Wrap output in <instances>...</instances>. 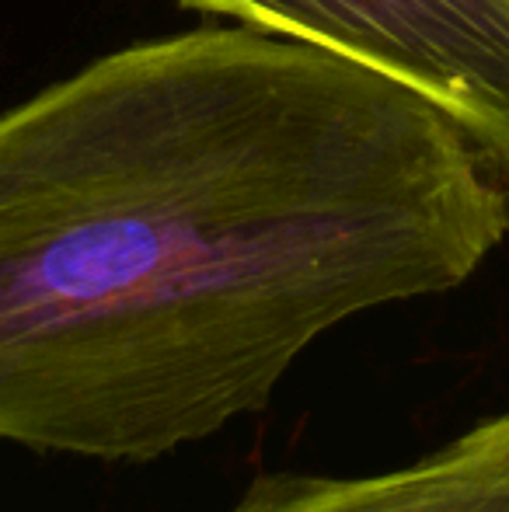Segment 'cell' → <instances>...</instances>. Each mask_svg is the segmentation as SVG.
<instances>
[{
	"mask_svg": "<svg viewBox=\"0 0 509 512\" xmlns=\"http://www.w3.org/2000/svg\"><path fill=\"white\" fill-rule=\"evenodd\" d=\"M335 49L447 108L509 192V0H178Z\"/></svg>",
	"mask_w": 509,
	"mask_h": 512,
	"instance_id": "cell-2",
	"label": "cell"
},
{
	"mask_svg": "<svg viewBox=\"0 0 509 512\" xmlns=\"http://www.w3.org/2000/svg\"><path fill=\"white\" fill-rule=\"evenodd\" d=\"M227 512H509V415L370 478L258 474Z\"/></svg>",
	"mask_w": 509,
	"mask_h": 512,
	"instance_id": "cell-3",
	"label": "cell"
},
{
	"mask_svg": "<svg viewBox=\"0 0 509 512\" xmlns=\"http://www.w3.org/2000/svg\"><path fill=\"white\" fill-rule=\"evenodd\" d=\"M506 234L461 122L370 63L238 21L98 56L0 112V443H203Z\"/></svg>",
	"mask_w": 509,
	"mask_h": 512,
	"instance_id": "cell-1",
	"label": "cell"
}]
</instances>
